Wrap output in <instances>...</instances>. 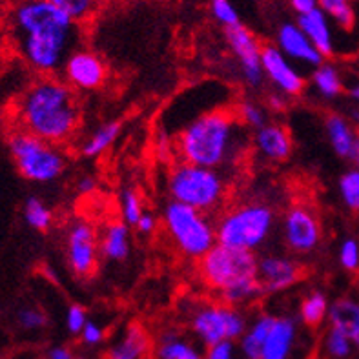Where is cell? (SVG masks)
Here are the masks:
<instances>
[{
	"instance_id": "obj_35",
	"label": "cell",
	"mask_w": 359,
	"mask_h": 359,
	"mask_svg": "<svg viewBox=\"0 0 359 359\" xmlns=\"http://www.w3.org/2000/svg\"><path fill=\"white\" fill-rule=\"evenodd\" d=\"M339 194L346 208L359 212V170H348L339 177Z\"/></svg>"
},
{
	"instance_id": "obj_10",
	"label": "cell",
	"mask_w": 359,
	"mask_h": 359,
	"mask_svg": "<svg viewBox=\"0 0 359 359\" xmlns=\"http://www.w3.org/2000/svg\"><path fill=\"white\" fill-rule=\"evenodd\" d=\"M66 263L79 279H90L95 276L100 263V233L95 226L84 219H77L66 230L64 239Z\"/></svg>"
},
{
	"instance_id": "obj_42",
	"label": "cell",
	"mask_w": 359,
	"mask_h": 359,
	"mask_svg": "<svg viewBox=\"0 0 359 359\" xmlns=\"http://www.w3.org/2000/svg\"><path fill=\"white\" fill-rule=\"evenodd\" d=\"M264 106H266L270 114H281V111L287 109L288 97H285L279 91H273V93H269V97L264 100Z\"/></svg>"
},
{
	"instance_id": "obj_13",
	"label": "cell",
	"mask_w": 359,
	"mask_h": 359,
	"mask_svg": "<svg viewBox=\"0 0 359 359\" xmlns=\"http://www.w3.org/2000/svg\"><path fill=\"white\" fill-rule=\"evenodd\" d=\"M60 77L75 91H95L108 81V64L95 51L77 48L64 62Z\"/></svg>"
},
{
	"instance_id": "obj_4",
	"label": "cell",
	"mask_w": 359,
	"mask_h": 359,
	"mask_svg": "<svg viewBox=\"0 0 359 359\" xmlns=\"http://www.w3.org/2000/svg\"><path fill=\"white\" fill-rule=\"evenodd\" d=\"M255 252L215 245L199 259V278L212 294L228 305L246 309L264 296L257 279Z\"/></svg>"
},
{
	"instance_id": "obj_20",
	"label": "cell",
	"mask_w": 359,
	"mask_h": 359,
	"mask_svg": "<svg viewBox=\"0 0 359 359\" xmlns=\"http://www.w3.org/2000/svg\"><path fill=\"white\" fill-rule=\"evenodd\" d=\"M299 319L292 316H276L273 327L264 341L261 359H292L299 341Z\"/></svg>"
},
{
	"instance_id": "obj_32",
	"label": "cell",
	"mask_w": 359,
	"mask_h": 359,
	"mask_svg": "<svg viewBox=\"0 0 359 359\" xmlns=\"http://www.w3.org/2000/svg\"><path fill=\"white\" fill-rule=\"evenodd\" d=\"M233 109H236L239 121H241L250 132H255V130L263 128L266 123H270V111L266 109V106L261 104V102H257V100L254 99L239 100Z\"/></svg>"
},
{
	"instance_id": "obj_39",
	"label": "cell",
	"mask_w": 359,
	"mask_h": 359,
	"mask_svg": "<svg viewBox=\"0 0 359 359\" xmlns=\"http://www.w3.org/2000/svg\"><path fill=\"white\" fill-rule=\"evenodd\" d=\"M88 321L90 319H88V312L84 306L79 305V303L68 306V310H66V330L72 336H81L82 328L86 327Z\"/></svg>"
},
{
	"instance_id": "obj_26",
	"label": "cell",
	"mask_w": 359,
	"mask_h": 359,
	"mask_svg": "<svg viewBox=\"0 0 359 359\" xmlns=\"http://www.w3.org/2000/svg\"><path fill=\"white\" fill-rule=\"evenodd\" d=\"M354 352L355 345L351 336L339 328L328 325L319 339L318 359H351Z\"/></svg>"
},
{
	"instance_id": "obj_36",
	"label": "cell",
	"mask_w": 359,
	"mask_h": 359,
	"mask_svg": "<svg viewBox=\"0 0 359 359\" xmlns=\"http://www.w3.org/2000/svg\"><path fill=\"white\" fill-rule=\"evenodd\" d=\"M210 11H212V17L224 29L241 24V18H239V13H237L236 6L232 4V0H210Z\"/></svg>"
},
{
	"instance_id": "obj_25",
	"label": "cell",
	"mask_w": 359,
	"mask_h": 359,
	"mask_svg": "<svg viewBox=\"0 0 359 359\" xmlns=\"http://www.w3.org/2000/svg\"><path fill=\"white\" fill-rule=\"evenodd\" d=\"M327 323L351 336L355 351L359 352V301L352 297H339L330 303Z\"/></svg>"
},
{
	"instance_id": "obj_37",
	"label": "cell",
	"mask_w": 359,
	"mask_h": 359,
	"mask_svg": "<svg viewBox=\"0 0 359 359\" xmlns=\"http://www.w3.org/2000/svg\"><path fill=\"white\" fill-rule=\"evenodd\" d=\"M17 323L22 330L35 332V330H42L48 325V316L36 306H22L17 312Z\"/></svg>"
},
{
	"instance_id": "obj_49",
	"label": "cell",
	"mask_w": 359,
	"mask_h": 359,
	"mask_svg": "<svg viewBox=\"0 0 359 359\" xmlns=\"http://www.w3.org/2000/svg\"><path fill=\"white\" fill-rule=\"evenodd\" d=\"M351 117H352V124H355V128L359 130V109H354V111L351 114Z\"/></svg>"
},
{
	"instance_id": "obj_12",
	"label": "cell",
	"mask_w": 359,
	"mask_h": 359,
	"mask_svg": "<svg viewBox=\"0 0 359 359\" xmlns=\"http://www.w3.org/2000/svg\"><path fill=\"white\" fill-rule=\"evenodd\" d=\"M226 32V41L233 57L239 62V72L241 79L250 90H261L266 81L261 64V53H263V44L259 39L243 24H237L233 27L224 29Z\"/></svg>"
},
{
	"instance_id": "obj_38",
	"label": "cell",
	"mask_w": 359,
	"mask_h": 359,
	"mask_svg": "<svg viewBox=\"0 0 359 359\" xmlns=\"http://www.w3.org/2000/svg\"><path fill=\"white\" fill-rule=\"evenodd\" d=\"M339 263L346 272L359 270V243L354 237H348L339 246Z\"/></svg>"
},
{
	"instance_id": "obj_23",
	"label": "cell",
	"mask_w": 359,
	"mask_h": 359,
	"mask_svg": "<svg viewBox=\"0 0 359 359\" xmlns=\"http://www.w3.org/2000/svg\"><path fill=\"white\" fill-rule=\"evenodd\" d=\"M130 226L123 219L106 223L100 233V255L111 263H123L130 255Z\"/></svg>"
},
{
	"instance_id": "obj_47",
	"label": "cell",
	"mask_w": 359,
	"mask_h": 359,
	"mask_svg": "<svg viewBox=\"0 0 359 359\" xmlns=\"http://www.w3.org/2000/svg\"><path fill=\"white\" fill-rule=\"evenodd\" d=\"M351 161L355 164V168L359 170V137H358V141H355V146H354V151H352Z\"/></svg>"
},
{
	"instance_id": "obj_28",
	"label": "cell",
	"mask_w": 359,
	"mask_h": 359,
	"mask_svg": "<svg viewBox=\"0 0 359 359\" xmlns=\"http://www.w3.org/2000/svg\"><path fill=\"white\" fill-rule=\"evenodd\" d=\"M118 135H121V123L118 121L102 124V126L97 128L95 132L88 137L86 141L82 142L81 155L86 157V159H95V157L102 155L106 150H109L114 146Z\"/></svg>"
},
{
	"instance_id": "obj_2",
	"label": "cell",
	"mask_w": 359,
	"mask_h": 359,
	"mask_svg": "<svg viewBox=\"0 0 359 359\" xmlns=\"http://www.w3.org/2000/svg\"><path fill=\"white\" fill-rule=\"evenodd\" d=\"M13 115L15 128L57 146L69 144L82 123L77 91L59 75H36L18 95Z\"/></svg>"
},
{
	"instance_id": "obj_6",
	"label": "cell",
	"mask_w": 359,
	"mask_h": 359,
	"mask_svg": "<svg viewBox=\"0 0 359 359\" xmlns=\"http://www.w3.org/2000/svg\"><path fill=\"white\" fill-rule=\"evenodd\" d=\"M276 226V210L263 201H246L224 210L215 221L219 245L257 252L269 243Z\"/></svg>"
},
{
	"instance_id": "obj_9",
	"label": "cell",
	"mask_w": 359,
	"mask_h": 359,
	"mask_svg": "<svg viewBox=\"0 0 359 359\" xmlns=\"http://www.w3.org/2000/svg\"><path fill=\"white\" fill-rule=\"evenodd\" d=\"M8 150L20 177L29 182L50 184L68 168V159L62 146L42 141L18 128L9 133Z\"/></svg>"
},
{
	"instance_id": "obj_18",
	"label": "cell",
	"mask_w": 359,
	"mask_h": 359,
	"mask_svg": "<svg viewBox=\"0 0 359 359\" xmlns=\"http://www.w3.org/2000/svg\"><path fill=\"white\" fill-rule=\"evenodd\" d=\"M205 346L188 330L166 327L155 336V359H205Z\"/></svg>"
},
{
	"instance_id": "obj_40",
	"label": "cell",
	"mask_w": 359,
	"mask_h": 359,
	"mask_svg": "<svg viewBox=\"0 0 359 359\" xmlns=\"http://www.w3.org/2000/svg\"><path fill=\"white\" fill-rule=\"evenodd\" d=\"M81 343L84 346H99L104 343L106 339V330L102 325H99L97 321H88L86 327L82 328L81 332Z\"/></svg>"
},
{
	"instance_id": "obj_11",
	"label": "cell",
	"mask_w": 359,
	"mask_h": 359,
	"mask_svg": "<svg viewBox=\"0 0 359 359\" xmlns=\"http://www.w3.org/2000/svg\"><path fill=\"white\" fill-rule=\"evenodd\" d=\"M323 230L314 210L296 203L283 215V241L292 254L306 255L321 245Z\"/></svg>"
},
{
	"instance_id": "obj_50",
	"label": "cell",
	"mask_w": 359,
	"mask_h": 359,
	"mask_svg": "<svg viewBox=\"0 0 359 359\" xmlns=\"http://www.w3.org/2000/svg\"><path fill=\"white\" fill-rule=\"evenodd\" d=\"M130 2H157V0H130Z\"/></svg>"
},
{
	"instance_id": "obj_8",
	"label": "cell",
	"mask_w": 359,
	"mask_h": 359,
	"mask_svg": "<svg viewBox=\"0 0 359 359\" xmlns=\"http://www.w3.org/2000/svg\"><path fill=\"white\" fill-rule=\"evenodd\" d=\"M188 332L208 348L221 341H239L250 318L245 309L228 305L224 301H191L184 310Z\"/></svg>"
},
{
	"instance_id": "obj_46",
	"label": "cell",
	"mask_w": 359,
	"mask_h": 359,
	"mask_svg": "<svg viewBox=\"0 0 359 359\" xmlns=\"http://www.w3.org/2000/svg\"><path fill=\"white\" fill-rule=\"evenodd\" d=\"M290 6L292 9L296 11L297 17L301 15H306V13H312L314 9H318V0H290Z\"/></svg>"
},
{
	"instance_id": "obj_16",
	"label": "cell",
	"mask_w": 359,
	"mask_h": 359,
	"mask_svg": "<svg viewBox=\"0 0 359 359\" xmlns=\"http://www.w3.org/2000/svg\"><path fill=\"white\" fill-rule=\"evenodd\" d=\"M155 337L139 321H130L106 346L104 359H151Z\"/></svg>"
},
{
	"instance_id": "obj_14",
	"label": "cell",
	"mask_w": 359,
	"mask_h": 359,
	"mask_svg": "<svg viewBox=\"0 0 359 359\" xmlns=\"http://www.w3.org/2000/svg\"><path fill=\"white\" fill-rule=\"evenodd\" d=\"M305 278V266L288 255L269 254L257 261V279L264 296L281 294Z\"/></svg>"
},
{
	"instance_id": "obj_43",
	"label": "cell",
	"mask_w": 359,
	"mask_h": 359,
	"mask_svg": "<svg viewBox=\"0 0 359 359\" xmlns=\"http://www.w3.org/2000/svg\"><path fill=\"white\" fill-rule=\"evenodd\" d=\"M157 226H159V221H157V217L151 214H142V217L139 219V223H137V232L142 233V236H151V233L157 230Z\"/></svg>"
},
{
	"instance_id": "obj_29",
	"label": "cell",
	"mask_w": 359,
	"mask_h": 359,
	"mask_svg": "<svg viewBox=\"0 0 359 359\" xmlns=\"http://www.w3.org/2000/svg\"><path fill=\"white\" fill-rule=\"evenodd\" d=\"M312 86L323 99H336V97L341 95L343 91L341 75L332 64H319L318 68H314V73H312Z\"/></svg>"
},
{
	"instance_id": "obj_19",
	"label": "cell",
	"mask_w": 359,
	"mask_h": 359,
	"mask_svg": "<svg viewBox=\"0 0 359 359\" xmlns=\"http://www.w3.org/2000/svg\"><path fill=\"white\" fill-rule=\"evenodd\" d=\"M276 46L283 51L285 57L296 62L306 64L312 68H318L319 64H323L325 57L318 51L312 41L305 35V32L297 26V22L283 24L278 29L276 36Z\"/></svg>"
},
{
	"instance_id": "obj_3",
	"label": "cell",
	"mask_w": 359,
	"mask_h": 359,
	"mask_svg": "<svg viewBox=\"0 0 359 359\" xmlns=\"http://www.w3.org/2000/svg\"><path fill=\"white\" fill-rule=\"evenodd\" d=\"M252 146L250 130L233 108L210 109L182 128L175 141L179 159L221 170L239 164Z\"/></svg>"
},
{
	"instance_id": "obj_22",
	"label": "cell",
	"mask_w": 359,
	"mask_h": 359,
	"mask_svg": "<svg viewBox=\"0 0 359 359\" xmlns=\"http://www.w3.org/2000/svg\"><path fill=\"white\" fill-rule=\"evenodd\" d=\"M273 321H276V316L272 314H257L250 318L245 334L237 341V351L241 359H261V352L272 330Z\"/></svg>"
},
{
	"instance_id": "obj_41",
	"label": "cell",
	"mask_w": 359,
	"mask_h": 359,
	"mask_svg": "<svg viewBox=\"0 0 359 359\" xmlns=\"http://www.w3.org/2000/svg\"><path fill=\"white\" fill-rule=\"evenodd\" d=\"M236 341H221L205 348V359H239Z\"/></svg>"
},
{
	"instance_id": "obj_5",
	"label": "cell",
	"mask_w": 359,
	"mask_h": 359,
	"mask_svg": "<svg viewBox=\"0 0 359 359\" xmlns=\"http://www.w3.org/2000/svg\"><path fill=\"white\" fill-rule=\"evenodd\" d=\"M166 188L170 199L208 215L223 208L228 197V179L224 172L184 161H179L170 168Z\"/></svg>"
},
{
	"instance_id": "obj_24",
	"label": "cell",
	"mask_w": 359,
	"mask_h": 359,
	"mask_svg": "<svg viewBox=\"0 0 359 359\" xmlns=\"http://www.w3.org/2000/svg\"><path fill=\"white\" fill-rule=\"evenodd\" d=\"M325 132H327L328 142L332 146V150L341 159H351L355 141L359 137V133L352 126V121H348V118L339 114H328L325 117Z\"/></svg>"
},
{
	"instance_id": "obj_15",
	"label": "cell",
	"mask_w": 359,
	"mask_h": 359,
	"mask_svg": "<svg viewBox=\"0 0 359 359\" xmlns=\"http://www.w3.org/2000/svg\"><path fill=\"white\" fill-rule=\"evenodd\" d=\"M261 64H263L264 77L276 88V91L288 99H296L305 93L306 81L297 69H294L290 59L283 55L278 46H263Z\"/></svg>"
},
{
	"instance_id": "obj_34",
	"label": "cell",
	"mask_w": 359,
	"mask_h": 359,
	"mask_svg": "<svg viewBox=\"0 0 359 359\" xmlns=\"http://www.w3.org/2000/svg\"><path fill=\"white\" fill-rule=\"evenodd\" d=\"M118 210H121V219H123L128 226H137L139 219L144 214L139 191L132 190V188H126V190L121 191V197H118Z\"/></svg>"
},
{
	"instance_id": "obj_1",
	"label": "cell",
	"mask_w": 359,
	"mask_h": 359,
	"mask_svg": "<svg viewBox=\"0 0 359 359\" xmlns=\"http://www.w3.org/2000/svg\"><path fill=\"white\" fill-rule=\"evenodd\" d=\"M4 33L11 50L36 75H59L81 42V24L51 0H15Z\"/></svg>"
},
{
	"instance_id": "obj_17",
	"label": "cell",
	"mask_w": 359,
	"mask_h": 359,
	"mask_svg": "<svg viewBox=\"0 0 359 359\" xmlns=\"http://www.w3.org/2000/svg\"><path fill=\"white\" fill-rule=\"evenodd\" d=\"M252 150L270 163H285L294 151V141L288 128L281 123L264 124L252 135Z\"/></svg>"
},
{
	"instance_id": "obj_7",
	"label": "cell",
	"mask_w": 359,
	"mask_h": 359,
	"mask_svg": "<svg viewBox=\"0 0 359 359\" xmlns=\"http://www.w3.org/2000/svg\"><path fill=\"white\" fill-rule=\"evenodd\" d=\"M161 223L175 250L187 259L199 261L217 245L215 223L210 215L179 201L170 199L164 205Z\"/></svg>"
},
{
	"instance_id": "obj_21",
	"label": "cell",
	"mask_w": 359,
	"mask_h": 359,
	"mask_svg": "<svg viewBox=\"0 0 359 359\" xmlns=\"http://www.w3.org/2000/svg\"><path fill=\"white\" fill-rule=\"evenodd\" d=\"M297 26L305 32L312 44L318 48V51L323 55L325 59L334 55V35L332 26H330V18L321 9H314L312 13L301 15L297 17Z\"/></svg>"
},
{
	"instance_id": "obj_30",
	"label": "cell",
	"mask_w": 359,
	"mask_h": 359,
	"mask_svg": "<svg viewBox=\"0 0 359 359\" xmlns=\"http://www.w3.org/2000/svg\"><path fill=\"white\" fill-rule=\"evenodd\" d=\"M22 215L27 226L35 230V232H48V230H51V226L55 223L53 210L46 205L44 201L35 196L27 197L24 201Z\"/></svg>"
},
{
	"instance_id": "obj_27",
	"label": "cell",
	"mask_w": 359,
	"mask_h": 359,
	"mask_svg": "<svg viewBox=\"0 0 359 359\" xmlns=\"http://www.w3.org/2000/svg\"><path fill=\"white\" fill-rule=\"evenodd\" d=\"M328 310H330V301L325 292H309L299 305V323L310 330L323 327L328 319Z\"/></svg>"
},
{
	"instance_id": "obj_33",
	"label": "cell",
	"mask_w": 359,
	"mask_h": 359,
	"mask_svg": "<svg viewBox=\"0 0 359 359\" xmlns=\"http://www.w3.org/2000/svg\"><path fill=\"white\" fill-rule=\"evenodd\" d=\"M319 9L343 29L355 26V9L352 0H318Z\"/></svg>"
},
{
	"instance_id": "obj_45",
	"label": "cell",
	"mask_w": 359,
	"mask_h": 359,
	"mask_svg": "<svg viewBox=\"0 0 359 359\" xmlns=\"http://www.w3.org/2000/svg\"><path fill=\"white\" fill-rule=\"evenodd\" d=\"M77 191L81 196H93L97 191V179L93 175H82L77 181Z\"/></svg>"
},
{
	"instance_id": "obj_31",
	"label": "cell",
	"mask_w": 359,
	"mask_h": 359,
	"mask_svg": "<svg viewBox=\"0 0 359 359\" xmlns=\"http://www.w3.org/2000/svg\"><path fill=\"white\" fill-rule=\"evenodd\" d=\"M51 2L81 26L93 20L106 4V0H51Z\"/></svg>"
},
{
	"instance_id": "obj_44",
	"label": "cell",
	"mask_w": 359,
	"mask_h": 359,
	"mask_svg": "<svg viewBox=\"0 0 359 359\" xmlns=\"http://www.w3.org/2000/svg\"><path fill=\"white\" fill-rule=\"evenodd\" d=\"M46 359H77L75 352L66 345H55L48 348L46 352Z\"/></svg>"
},
{
	"instance_id": "obj_48",
	"label": "cell",
	"mask_w": 359,
	"mask_h": 359,
	"mask_svg": "<svg viewBox=\"0 0 359 359\" xmlns=\"http://www.w3.org/2000/svg\"><path fill=\"white\" fill-rule=\"evenodd\" d=\"M348 95L352 97V99L355 100V102H359V82L355 84V86L351 88V91H348Z\"/></svg>"
}]
</instances>
